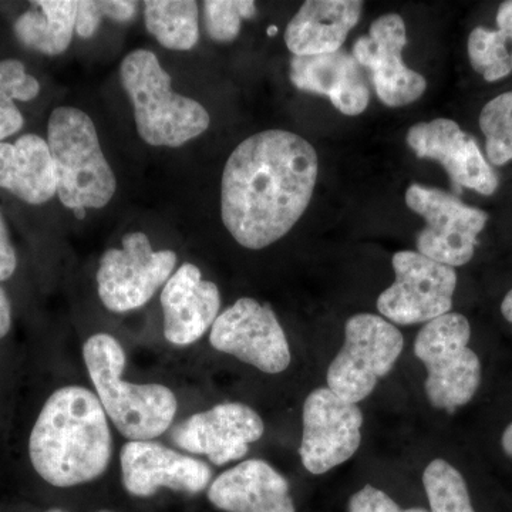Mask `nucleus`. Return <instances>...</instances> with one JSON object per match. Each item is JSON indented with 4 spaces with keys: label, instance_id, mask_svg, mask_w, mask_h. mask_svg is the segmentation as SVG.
Wrapping results in <instances>:
<instances>
[{
    "label": "nucleus",
    "instance_id": "nucleus-8",
    "mask_svg": "<svg viewBox=\"0 0 512 512\" xmlns=\"http://www.w3.org/2000/svg\"><path fill=\"white\" fill-rule=\"evenodd\" d=\"M123 247L104 252L97 271L100 301L114 313L136 311L151 301L173 275L178 256L170 249L154 251L144 232H130Z\"/></svg>",
    "mask_w": 512,
    "mask_h": 512
},
{
    "label": "nucleus",
    "instance_id": "nucleus-35",
    "mask_svg": "<svg viewBox=\"0 0 512 512\" xmlns=\"http://www.w3.org/2000/svg\"><path fill=\"white\" fill-rule=\"evenodd\" d=\"M501 444H503L505 454L512 458V423L508 424L507 429L504 430Z\"/></svg>",
    "mask_w": 512,
    "mask_h": 512
},
{
    "label": "nucleus",
    "instance_id": "nucleus-25",
    "mask_svg": "<svg viewBox=\"0 0 512 512\" xmlns=\"http://www.w3.org/2000/svg\"><path fill=\"white\" fill-rule=\"evenodd\" d=\"M430 512H476L467 483L457 468L446 460L431 461L423 474Z\"/></svg>",
    "mask_w": 512,
    "mask_h": 512
},
{
    "label": "nucleus",
    "instance_id": "nucleus-9",
    "mask_svg": "<svg viewBox=\"0 0 512 512\" xmlns=\"http://www.w3.org/2000/svg\"><path fill=\"white\" fill-rule=\"evenodd\" d=\"M406 204L426 221L417 235L419 254L451 268L473 259L478 235L488 221L484 211L468 207L447 192L419 184L407 188Z\"/></svg>",
    "mask_w": 512,
    "mask_h": 512
},
{
    "label": "nucleus",
    "instance_id": "nucleus-39",
    "mask_svg": "<svg viewBox=\"0 0 512 512\" xmlns=\"http://www.w3.org/2000/svg\"><path fill=\"white\" fill-rule=\"evenodd\" d=\"M99 512H111V511H106V510H104V511H99Z\"/></svg>",
    "mask_w": 512,
    "mask_h": 512
},
{
    "label": "nucleus",
    "instance_id": "nucleus-38",
    "mask_svg": "<svg viewBox=\"0 0 512 512\" xmlns=\"http://www.w3.org/2000/svg\"><path fill=\"white\" fill-rule=\"evenodd\" d=\"M46 512H66V511L60 510V508H50V510H47Z\"/></svg>",
    "mask_w": 512,
    "mask_h": 512
},
{
    "label": "nucleus",
    "instance_id": "nucleus-10",
    "mask_svg": "<svg viewBox=\"0 0 512 512\" xmlns=\"http://www.w3.org/2000/svg\"><path fill=\"white\" fill-rule=\"evenodd\" d=\"M393 285L380 293L377 309L397 325H416L447 315L453 308L457 272L414 251L393 256Z\"/></svg>",
    "mask_w": 512,
    "mask_h": 512
},
{
    "label": "nucleus",
    "instance_id": "nucleus-29",
    "mask_svg": "<svg viewBox=\"0 0 512 512\" xmlns=\"http://www.w3.org/2000/svg\"><path fill=\"white\" fill-rule=\"evenodd\" d=\"M137 2L130 0H110V2H96V0H82L77 8L76 32L80 37L89 39L99 30L101 19L106 16L116 22H130L136 18Z\"/></svg>",
    "mask_w": 512,
    "mask_h": 512
},
{
    "label": "nucleus",
    "instance_id": "nucleus-23",
    "mask_svg": "<svg viewBox=\"0 0 512 512\" xmlns=\"http://www.w3.org/2000/svg\"><path fill=\"white\" fill-rule=\"evenodd\" d=\"M144 20L148 33L165 49L185 52L200 40L198 3L192 0H148Z\"/></svg>",
    "mask_w": 512,
    "mask_h": 512
},
{
    "label": "nucleus",
    "instance_id": "nucleus-11",
    "mask_svg": "<svg viewBox=\"0 0 512 512\" xmlns=\"http://www.w3.org/2000/svg\"><path fill=\"white\" fill-rule=\"evenodd\" d=\"M210 343L218 352L268 375L285 372L291 365V348L275 312L252 298L238 299L218 315Z\"/></svg>",
    "mask_w": 512,
    "mask_h": 512
},
{
    "label": "nucleus",
    "instance_id": "nucleus-31",
    "mask_svg": "<svg viewBox=\"0 0 512 512\" xmlns=\"http://www.w3.org/2000/svg\"><path fill=\"white\" fill-rule=\"evenodd\" d=\"M18 268V256L10 242L9 231L0 214V281H8Z\"/></svg>",
    "mask_w": 512,
    "mask_h": 512
},
{
    "label": "nucleus",
    "instance_id": "nucleus-24",
    "mask_svg": "<svg viewBox=\"0 0 512 512\" xmlns=\"http://www.w3.org/2000/svg\"><path fill=\"white\" fill-rule=\"evenodd\" d=\"M39 93L40 83L26 72L25 64L16 59L0 60V143L25 126L15 100L30 101Z\"/></svg>",
    "mask_w": 512,
    "mask_h": 512
},
{
    "label": "nucleus",
    "instance_id": "nucleus-34",
    "mask_svg": "<svg viewBox=\"0 0 512 512\" xmlns=\"http://www.w3.org/2000/svg\"><path fill=\"white\" fill-rule=\"evenodd\" d=\"M501 313L512 325V289L505 295L504 301L501 303Z\"/></svg>",
    "mask_w": 512,
    "mask_h": 512
},
{
    "label": "nucleus",
    "instance_id": "nucleus-18",
    "mask_svg": "<svg viewBox=\"0 0 512 512\" xmlns=\"http://www.w3.org/2000/svg\"><path fill=\"white\" fill-rule=\"evenodd\" d=\"M289 77L296 89L325 96L345 116H359L369 106L362 66L349 53L293 56Z\"/></svg>",
    "mask_w": 512,
    "mask_h": 512
},
{
    "label": "nucleus",
    "instance_id": "nucleus-33",
    "mask_svg": "<svg viewBox=\"0 0 512 512\" xmlns=\"http://www.w3.org/2000/svg\"><path fill=\"white\" fill-rule=\"evenodd\" d=\"M12 328V306L6 292L0 286V339L5 338Z\"/></svg>",
    "mask_w": 512,
    "mask_h": 512
},
{
    "label": "nucleus",
    "instance_id": "nucleus-21",
    "mask_svg": "<svg viewBox=\"0 0 512 512\" xmlns=\"http://www.w3.org/2000/svg\"><path fill=\"white\" fill-rule=\"evenodd\" d=\"M0 188L30 205L52 200L57 178L47 141L37 134H23L13 144L0 143Z\"/></svg>",
    "mask_w": 512,
    "mask_h": 512
},
{
    "label": "nucleus",
    "instance_id": "nucleus-26",
    "mask_svg": "<svg viewBox=\"0 0 512 512\" xmlns=\"http://www.w3.org/2000/svg\"><path fill=\"white\" fill-rule=\"evenodd\" d=\"M485 151L494 165L512 160V92L500 94L485 104L480 114Z\"/></svg>",
    "mask_w": 512,
    "mask_h": 512
},
{
    "label": "nucleus",
    "instance_id": "nucleus-5",
    "mask_svg": "<svg viewBox=\"0 0 512 512\" xmlns=\"http://www.w3.org/2000/svg\"><path fill=\"white\" fill-rule=\"evenodd\" d=\"M57 195L70 210L106 207L117 190L116 175L100 147L93 120L83 110L57 107L47 124Z\"/></svg>",
    "mask_w": 512,
    "mask_h": 512
},
{
    "label": "nucleus",
    "instance_id": "nucleus-12",
    "mask_svg": "<svg viewBox=\"0 0 512 512\" xmlns=\"http://www.w3.org/2000/svg\"><path fill=\"white\" fill-rule=\"evenodd\" d=\"M362 426V410L355 403L329 387L313 390L303 404V467L319 476L346 463L362 443Z\"/></svg>",
    "mask_w": 512,
    "mask_h": 512
},
{
    "label": "nucleus",
    "instance_id": "nucleus-20",
    "mask_svg": "<svg viewBox=\"0 0 512 512\" xmlns=\"http://www.w3.org/2000/svg\"><path fill=\"white\" fill-rule=\"evenodd\" d=\"M362 10L360 0H308L286 28V46L293 56L339 52Z\"/></svg>",
    "mask_w": 512,
    "mask_h": 512
},
{
    "label": "nucleus",
    "instance_id": "nucleus-6",
    "mask_svg": "<svg viewBox=\"0 0 512 512\" xmlns=\"http://www.w3.org/2000/svg\"><path fill=\"white\" fill-rule=\"evenodd\" d=\"M471 326L461 313H447L426 323L414 353L427 370V399L434 409L454 413L476 396L481 383L480 357L470 349Z\"/></svg>",
    "mask_w": 512,
    "mask_h": 512
},
{
    "label": "nucleus",
    "instance_id": "nucleus-36",
    "mask_svg": "<svg viewBox=\"0 0 512 512\" xmlns=\"http://www.w3.org/2000/svg\"><path fill=\"white\" fill-rule=\"evenodd\" d=\"M74 215H76V218L83 220V218L86 217V210H84V208H80V210H74Z\"/></svg>",
    "mask_w": 512,
    "mask_h": 512
},
{
    "label": "nucleus",
    "instance_id": "nucleus-22",
    "mask_svg": "<svg viewBox=\"0 0 512 512\" xmlns=\"http://www.w3.org/2000/svg\"><path fill=\"white\" fill-rule=\"evenodd\" d=\"M77 8L74 0H39L32 2L15 22V35L28 49L46 56L66 52L76 30Z\"/></svg>",
    "mask_w": 512,
    "mask_h": 512
},
{
    "label": "nucleus",
    "instance_id": "nucleus-19",
    "mask_svg": "<svg viewBox=\"0 0 512 512\" xmlns=\"http://www.w3.org/2000/svg\"><path fill=\"white\" fill-rule=\"evenodd\" d=\"M208 500L225 512H295L288 481L264 460H247L220 474Z\"/></svg>",
    "mask_w": 512,
    "mask_h": 512
},
{
    "label": "nucleus",
    "instance_id": "nucleus-17",
    "mask_svg": "<svg viewBox=\"0 0 512 512\" xmlns=\"http://www.w3.org/2000/svg\"><path fill=\"white\" fill-rule=\"evenodd\" d=\"M164 336L175 346H190L212 328L221 309L218 286L202 279L200 268L184 264L161 292Z\"/></svg>",
    "mask_w": 512,
    "mask_h": 512
},
{
    "label": "nucleus",
    "instance_id": "nucleus-27",
    "mask_svg": "<svg viewBox=\"0 0 512 512\" xmlns=\"http://www.w3.org/2000/svg\"><path fill=\"white\" fill-rule=\"evenodd\" d=\"M467 50L471 66L487 82H497L512 72L510 46L498 30L474 29Z\"/></svg>",
    "mask_w": 512,
    "mask_h": 512
},
{
    "label": "nucleus",
    "instance_id": "nucleus-1",
    "mask_svg": "<svg viewBox=\"0 0 512 512\" xmlns=\"http://www.w3.org/2000/svg\"><path fill=\"white\" fill-rule=\"evenodd\" d=\"M319 160L308 140L285 130L248 137L222 173L221 217L241 247L264 249L284 238L305 214Z\"/></svg>",
    "mask_w": 512,
    "mask_h": 512
},
{
    "label": "nucleus",
    "instance_id": "nucleus-4",
    "mask_svg": "<svg viewBox=\"0 0 512 512\" xmlns=\"http://www.w3.org/2000/svg\"><path fill=\"white\" fill-rule=\"evenodd\" d=\"M121 86L133 104L138 134L153 147H181L208 130L202 104L173 90L171 76L153 52L137 49L124 57Z\"/></svg>",
    "mask_w": 512,
    "mask_h": 512
},
{
    "label": "nucleus",
    "instance_id": "nucleus-15",
    "mask_svg": "<svg viewBox=\"0 0 512 512\" xmlns=\"http://www.w3.org/2000/svg\"><path fill=\"white\" fill-rule=\"evenodd\" d=\"M121 481L128 494L150 498L161 488L198 494L211 483L207 463L156 441H128L120 453Z\"/></svg>",
    "mask_w": 512,
    "mask_h": 512
},
{
    "label": "nucleus",
    "instance_id": "nucleus-28",
    "mask_svg": "<svg viewBox=\"0 0 512 512\" xmlns=\"http://www.w3.org/2000/svg\"><path fill=\"white\" fill-rule=\"evenodd\" d=\"M256 15L252 0H207L204 2L205 29L215 42L229 43L237 39L244 19Z\"/></svg>",
    "mask_w": 512,
    "mask_h": 512
},
{
    "label": "nucleus",
    "instance_id": "nucleus-30",
    "mask_svg": "<svg viewBox=\"0 0 512 512\" xmlns=\"http://www.w3.org/2000/svg\"><path fill=\"white\" fill-rule=\"evenodd\" d=\"M348 512H429L424 508H407L403 510L394 500L379 488L365 485L349 500Z\"/></svg>",
    "mask_w": 512,
    "mask_h": 512
},
{
    "label": "nucleus",
    "instance_id": "nucleus-13",
    "mask_svg": "<svg viewBox=\"0 0 512 512\" xmlns=\"http://www.w3.org/2000/svg\"><path fill=\"white\" fill-rule=\"evenodd\" d=\"M406 45V23L392 13L376 19L369 35L359 37L353 46V57L369 70L377 97L389 107L409 106L427 89L426 79L403 62Z\"/></svg>",
    "mask_w": 512,
    "mask_h": 512
},
{
    "label": "nucleus",
    "instance_id": "nucleus-37",
    "mask_svg": "<svg viewBox=\"0 0 512 512\" xmlns=\"http://www.w3.org/2000/svg\"><path fill=\"white\" fill-rule=\"evenodd\" d=\"M276 32H278V29H276L275 26H272V28H269V30H268V35L269 36L276 35Z\"/></svg>",
    "mask_w": 512,
    "mask_h": 512
},
{
    "label": "nucleus",
    "instance_id": "nucleus-2",
    "mask_svg": "<svg viewBox=\"0 0 512 512\" xmlns=\"http://www.w3.org/2000/svg\"><path fill=\"white\" fill-rule=\"evenodd\" d=\"M111 454L109 417L96 393L72 384L50 394L29 437L30 463L46 483L70 488L97 480Z\"/></svg>",
    "mask_w": 512,
    "mask_h": 512
},
{
    "label": "nucleus",
    "instance_id": "nucleus-16",
    "mask_svg": "<svg viewBox=\"0 0 512 512\" xmlns=\"http://www.w3.org/2000/svg\"><path fill=\"white\" fill-rule=\"evenodd\" d=\"M407 144L419 158L443 165L454 187L493 195L498 177L485 160L476 138L461 130L456 121L436 119L414 124L407 131Z\"/></svg>",
    "mask_w": 512,
    "mask_h": 512
},
{
    "label": "nucleus",
    "instance_id": "nucleus-7",
    "mask_svg": "<svg viewBox=\"0 0 512 512\" xmlns=\"http://www.w3.org/2000/svg\"><path fill=\"white\" fill-rule=\"evenodd\" d=\"M402 332L389 320L359 313L346 322L345 343L328 369V387L350 403L365 400L396 365Z\"/></svg>",
    "mask_w": 512,
    "mask_h": 512
},
{
    "label": "nucleus",
    "instance_id": "nucleus-32",
    "mask_svg": "<svg viewBox=\"0 0 512 512\" xmlns=\"http://www.w3.org/2000/svg\"><path fill=\"white\" fill-rule=\"evenodd\" d=\"M497 26L498 32L504 36L508 46H510L512 57V0L501 3L500 8H498Z\"/></svg>",
    "mask_w": 512,
    "mask_h": 512
},
{
    "label": "nucleus",
    "instance_id": "nucleus-14",
    "mask_svg": "<svg viewBox=\"0 0 512 512\" xmlns=\"http://www.w3.org/2000/svg\"><path fill=\"white\" fill-rule=\"evenodd\" d=\"M264 431V421L252 407L221 403L178 424L171 440L187 453L207 456L215 466H225L247 456L249 446L261 439Z\"/></svg>",
    "mask_w": 512,
    "mask_h": 512
},
{
    "label": "nucleus",
    "instance_id": "nucleus-3",
    "mask_svg": "<svg viewBox=\"0 0 512 512\" xmlns=\"http://www.w3.org/2000/svg\"><path fill=\"white\" fill-rule=\"evenodd\" d=\"M83 359L104 412L126 439L150 441L170 429L178 410L173 390L123 379L127 357L119 340L109 333L90 336Z\"/></svg>",
    "mask_w": 512,
    "mask_h": 512
}]
</instances>
